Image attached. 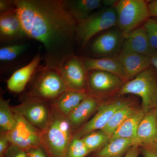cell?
<instances>
[{
	"mask_svg": "<svg viewBox=\"0 0 157 157\" xmlns=\"http://www.w3.org/2000/svg\"><path fill=\"white\" fill-rule=\"evenodd\" d=\"M16 11L29 38L45 49V66L56 69L74 55L77 22L65 0H14Z\"/></svg>",
	"mask_w": 157,
	"mask_h": 157,
	"instance_id": "cell-1",
	"label": "cell"
},
{
	"mask_svg": "<svg viewBox=\"0 0 157 157\" xmlns=\"http://www.w3.org/2000/svg\"><path fill=\"white\" fill-rule=\"evenodd\" d=\"M72 127L67 117L53 109L48 127L43 132L42 145L49 157H67L73 138Z\"/></svg>",
	"mask_w": 157,
	"mask_h": 157,
	"instance_id": "cell-2",
	"label": "cell"
},
{
	"mask_svg": "<svg viewBox=\"0 0 157 157\" xmlns=\"http://www.w3.org/2000/svg\"><path fill=\"white\" fill-rule=\"evenodd\" d=\"M120 95H135L140 97L142 109L147 113L157 107V77L151 67L132 80L124 83L118 92Z\"/></svg>",
	"mask_w": 157,
	"mask_h": 157,
	"instance_id": "cell-3",
	"label": "cell"
},
{
	"mask_svg": "<svg viewBox=\"0 0 157 157\" xmlns=\"http://www.w3.org/2000/svg\"><path fill=\"white\" fill-rule=\"evenodd\" d=\"M148 2L144 0H120L114 6L117 26L125 38L130 32L143 25L150 18Z\"/></svg>",
	"mask_w": 157,
	"mask_h": 157,
	"instance_id": "cell-4",
	"label": "cell"
},
{
	"mask_svg": "<svg viewBox=\"0 0 157 157\" xmlns=\"http://www.w3.org/2000/svg\"><path fill=\"white\" fill-rule=\"evenodd\" d=\"M76 22V40L81 47H84L97 34L117 26L115 8L105 7L95 11L86 19Z\"/></svg>",
	"mask_w": 157,
	"mask_h": 157,
	"instance_id": "cell-5",
	"label": "cell"
},
{
	"mask_svg": "<svg viewBox=\"0 0 157 157\" xmlns=\"http://www.w3.org/2000/svg\"><path fill=\"white\" fill-rule=\"evenodd\" d=\"M36 72L38 76L29 94L31 97L54 101L68 90L56 69L40 65Z\"/></svg>",
	"mask_w": 157,
	"mask_h": 157,
	"instance_id": "cell-6",
	"label": "cell"
},
{
	"mask_svg": "<svg viewBox=\"0 0 157 157\" xmlns=\"http://www.w3.org/2000/svg\"><path fill=\"white\" fill-rule=\"evenodd\" d=\"M14 113L16 126L12 131L6 133L11 145L25 151L42 145L43 132L20 114Z\"/></svg>",
	"mask_w": 157,
	"mask_h": 157,
	"instance_id": "cell-7",
	"label": "cell"
},
{
	"mask_svg": "<svg viewBox=\"0 0 157 157\" xmlns=\"http://www.w3.org/2000/svg\"><path fill=\"white\" fill-rule=\"evenodd\" d=\"M55 69L68 90L86 91L88 72L85 67L81 57L75 55L72 56Z\"/></svg>",
	"mask_w": 157,
	"mask_h": 157,
	"instance_id": "cell-8",
	"label": "cell"
},
{
	"mask_svg": "<svg viewBox=\"0 0 157 157\" xmlns=\"http://www.w3.org/2000/svg\"><path fill=\"white\" fill-rule=\"evenodd\" d=\"M124 39L121 31L117 27H114L96 37L91 44V51L96 56L102 57L117 56Z\"/></svg>",
	"mask_w": 157,
	"mask_h": 157,
	"instance_id": "cell-9",
	"label": "cell"
},
{
	"mask_svg": "<svg viewBox=\"0 0 157 157\" xmlns=\"http://www.w3.org/2000/svg\"><path fill=\"white\" fill-rule=\"evenodd\" d=\"M123 80L113 73L91 70L88 74V88L92 95L104 96L119 91Z\"/></svg>",
	"mask_w": 157,
	"mask_h": 157,
	"instance_id": "cell-10",
	"label": "cell"
},
{
	"mask_svg": "<svg viewBox=\"0 0 157 157\" xmlns=\"http://www.w3.org/2000/svg\"><path fill=\"white\" fill-rule=\"evenodd\" d=\"M14 113L20 114L34 126L44 132L48 127L50 113L44 102L41 100H30L14 107Z\"/></svg>",
	"mask_w": 157,
	"mask_h": 157,
	"instance_id": "cell-11",
	"label": "cell"
},
{
	"mask_svg": "<svg viewBox=\"0 0 157 157\" xmlns=\"http://www.w3.org/2000/svg\"><path fill=\"white\" fill-rule=\"evenodd\" d=\"M131 102L128 100L119 99L100 106L94 116L77 132L73 138H81L91 132L102 130L117 110Z\"/></svg>",
	"mask_w": 157,
	"mask_h": 157,
	"instance_id": "cell-12",
	"label": "cell"
},
{
	"mask_svg": "<svg viewBox=\"0 0 157 157\" xmlns=\"http://www.w3.org/2000/svg\"><path fill=\"white\" fill-rule=\"evenodd\" d=\"M27 37L16 9L0 14L1 42H15Z\"/></svg>",
	"mask_w": 157,
	"mask_h": 157,
	"instance_id": "cell-13",
	"label": "cell"
},
{
	"mask_svg": "<svg viewBox=\"0 0 157 157\" xmlns=\"http://www.w3.org/2000/svg\"><path fill=\"white\" fill-rule=\"evenodd\" d=\"M124 75V80H132L151 67L150 58L139 54L121 50L117 55Z\"/></svg>",
	"mask_w": 157,
	"mask_h": 157,
	"instance_id": "cell-14",
	"label": "cell"
},
{
	"mask_svg": "<svg viewBox=\"0 0 157 157\" xmlns=\"http://www.w3.org/2000/svg\"><path fill=\"white\" fill-rule=\"evenodd\" d=\"M121 50L132 52L149 57L156 52L150 45L146 31L143 25L128 34Z\"/></svg>",
	"mask_w": 157,
	"mask_h": 157,
	"instance_id": "cell-15",
	"label": "cell"
},
{
	"mask_svg": "<svg viewBox=\"0 0 157 157\" xmlns=\"http://www.w3.org/2000/svg\"><path fill=\"white\" fill-rule=\"evenodd\" d=\"M41 59V54H37L28 64L14 72L7 81L8 89L14 93L23 91L40 65Z\"/></svg>",
	"mask_w": 157,
	"mask_h": 157,
	"instance_id": "cell-16",
	"label": "cell"
},
{
	"mask_svg": "<svg viewBox=\"0 0 157 157\" xmlns=\"http://www.w3.org/2000/svg\"><path fill=\"white\" fill-rule=\"evenodd\" d=\"M85 67L88 72L91 70H100L113 73L124 80V75L121 65L117 56L113 57L91 58L81 57Z\"/></svg>",
	"mask_w": 157,
	"mask_h": 157,
	"instance_id": "cell-17",
	"label": "cell"
},
{
	"mask_svg": "<svg viewBox=\"0 0 157 157\" xmlns=\"http://www.w3.org/2000/svg\"><path fill=\"white\" fill-rule=\"evenodd\" d=\"M89 95L86 91L67 90L53 101L54 109L62 115L68 117Z\"/></svg>",
	"mask_w": 157,
	"mask_h": 157,
	"instance_id": "cell-18",
	"label": "cell"
},
{
	"mask_svg": "<svg viewBox=\"0 0 157 157\" xmlns=\"http://www.w3.org/2000/svg\"><path fill=\"white\" fill-rule=\"evenodd\" d=\"M138 145L157 143V108L150 110L144 116L137 131Z\"/></svg>",
	"mask_w": 157,
	"mask_h": 157,
	"instance_id": "cell-19",
	"label": "cell"
},
{
	"mask_svg": "<svg viewBox=\"0 0 157 157\" xmlns=\"http://www.w3.org/2000/svg\"><path fill=\"white\" fill-rule=\"evenodd\" d=\"M65 3L76 21L86 19L104 6L103 0H65Z\"/></svg>",
	"mask_w": 157,
	"mask_h": 157,
	"instance_id": "cell-20",
	"label": "cell"
},
{
	"mask_svg": "<svg viewBox=\"0 0 157 157\" xmlns=\"http://www.w3.org/2000/svg\"><path fill=\"white\" fill-rule=\"evenodd\" d=\"M98 105L97 98L89 95L68 116L72 127H77L83 123L97 109Z\"/></svg>",
	"mask_w": 157,
	"mask_h": 157,
	"instance_id": "cell-21",
	"label": "cell"
},
{
	"mask_svg": "<svg viewBox=\"0 0 157 157\" xmlns=\"http://www.w3.org/2000/svg\"><path fill=\"white\" fill-rule=\"evenodd\" d=\"M145 114L146 113L142 109L136 110L117 129L111 136L109 140L117 138H124L137 141V129L140 121Z\"/></svg>",
	"mask_w": 157,
	"mask_h": 157,
	"instance_id": "cell-22",
	"label": "cell"
},
{
	"mask_svg": "<svg viewBox=\"0 0 157 157\" xmlns=\"http://www.w3.org/2000/svg\"><path fill=\"white\" fill-rule=\"evenodd\" d=\"M136 140L124 138H117L109 140L96 155L97 157H122L134 145Z\"/></svg>",
	"mask_w": 157,
	"mask_h": 157,
	"instance_id": "cell-23",
	"label": "cell"
},
{
	"mask_svg": "<svg viewBox=\"0 0 157 157\" xmlns=\"http://www.w3.org/2000/svg\"><path fill=\"white\" fill-rule=\"evenodd\" d=\"M132 107L131 102L117 110L101 131L109 136H112L125 121L136 111Z\"/></svg>",
	"mask_w": 157,
	"mask_h": 157,
	"instance_id": "cell-24",
	"label": "cell"
},
{
	"mask_svg": "<svg viewBox=\"0 0 157 157\" xmlns=\"http://www.w3.org/2000/svg\"><path fill=\"white\" fill-rule=\"evenodd\" d=\"M10 100L1 97L0 100V127L2 132L7 133L15 128L16 121L14 113L9 104Z\"/></svg>",
	"mask_w": 157,
	"mask_h": 157,
	"instance_id": "cell-25",
	"label": "cell"
},
{
	"mask_svg": "<svg viewBox=\"0 0 157 157\" xmlns=\"http://www.w3.org/2000/svg\"><path fill=\"white\" fill-rule=\"evenodd\" d=\"M111 136L101 130L91 132L82 137V140L91 152L105 145L110 140Z\"/></svg>",
	"mask_w": 157,
	"mask_h": 157,
	"instance_id": "cell-26",
	"label": "cell"
},
{
	"mask_svg": "<svg viewBox=\"0 0 157 157\" xmlns=\"http://www.w3.org/2000/svg\"><path fill=\"white\" fill-rule=\"evenodd\" d=\"M28 47L27 43H21L1 47L0 60L2 62L12 61L24 52Z\"/></svg>",
	"mask_w": 157,
	"mask_h": 157,
	"instance_id": "cell-27",
	"label": "cell"
},
{
	"mask_svg": "<svg viewBox=\"0 0 157 157\" xmlns=\"http://www.w3.org/2000/svg\"><path fill=\"white\" fill-rule=\"evenodd\" d=\"M90 152L81 138H73L67 152V157H85Z\"/></svg>",
	"mask_w": 157,
	"mask_h": 157,
	"instance_id": "cell-28",
	"label": "cell"
},
{
	"mask_svg": "<svg viewBox=\"0 0 157 157\" xmlns=\"http://www.w3.org/2000/svg\"><path fill=\"white\" fill-rule=\"evenodd\" d=\"M143 26L146 31L152 48L157 51V19L150 17Z\"/></svg>",
	"mask_w": 157,
	"mask_h": 157,
	"instance_id": "cell-29",
	"label": "cell"
},
{
	"mask_svg": "<svg viewBox=\"0 0 157 157\" xmlns=\"http://www.w3.org/2000/svg\"><path fill=\"white\" fill-rule=\"evenodd\" d=\"M141 153L143 157H157V143L143 144Z\"/></svg>",
	"mask_w": 157,
	"mask_h": 157,
	"instance_id": "cell-30",
	"label": "cell"
},
{
	"mask_svg": "<svg viewBox=\"0 0 157 157\" xmlns=\"http://www.w3.org/2000/svg\"><path fill=\"white\" fill-rule=\"evenodd\" d=\"M9 142L7 133L2 132L0 137V157H5L9 149Z\"/></svg>",
	"mask_w": 157,
	"mask_h": 157,
	"instance_id": "cell-31",
	"label": "cell"
},
{
	"mask_svg": "<svg viewBox=\"0 0 157 157\" xmlns=\"http://www.w3.org/2000/svg\"><path fill=\"white\" fill-rule=\"evenodd\" d=\"M16 9L14 0H1L0 1V13H5Z\"/></svg>",
	"mask_w": 157,
	"mask_h": 157,
	"instance_id": "cell-32",
	"label": "cell"
},
{
	"mask_svg": "<svg viewBox=\"0 0 157 157\" xmlns=\"http://www.w3.org/2000/svg\"><path fill=\"white\" fill-rule=\"evenodd\" d=\"M11 145L12 146L9 148L6 154L8 155L7 157H28L26 151L14 145Z\"/></svg>",
	"mask_w": 157,
	"mask_h": 157,
	"instance_id": "cell-33",
	"label": "cell"
},
{
	"mask_svg": "<svg viewBox=\"0 0 157 157\" xmlns=\"http://www.w3.org/2000/svg\"><path fill=\"white\" fill-rule=\"evenodd\" d=\"M26 151L28 157H46L40 147L29 149Z\"/></svg>",
	"mask_w": 157,
	"mask_h": 157,
	"instance_id": "cell-34",
	"label": "cell"
},
{
	"mask_svg": "<svg viewBox=\"0 0 157 157\" xmlns=\"http://www.w3.org/2000/svg\"><path fill=\"white\" fill-rule=\"evenodd\" d=\"M148 6L151 17L157 19V0L149 1Z\"/></svg>",
	"mask_w": 157,
	"mask_h": 157,
	"instance_id": "cell-35",
	"label": "cell"
},
{
	"mask_svg": "<svg viewBox=\"0 0 157 157\" xmlns=\"http://www.w3.org/2000/svg\"><path fill=\"white\" fill-rule=\"evenodd\" d=\"M138 146V144L134 145L127 152L124 156L122 157H138L139 153Z\"/></svg>",
	"mask_w": 157,
	"mask_h": 157,
	"instance_id": "cell-36",
	"label": "cell"
},
{
	"mask_svg": "<svg viewBox=\"0 0 157 157\" xmlns=\"http://www.w3.org/2000/svg\"><path fill=\"white\" fill-rule=\"evenodd\" d=\"M150 58L151 66H153L157 71V51H156Z\"/></svg>",
	"mask_w": 157,
	"mask_h": 157,
	"instance_id": "cell-37",
	"label": "cell"
},
{
	"mask_svg": "<svg viewBox=\"0 0 157 157\" xmlns=\"http://www.w3.org/2000/svg\"><path fill=\"white\" fill-rule=\"evenodd\" d=\"M118 1L115 0H103V6L106 8L114 7Z\"/></svg>",
	"mask_w": 157,
	"mask_h": 157,
	"instance_id": "cell-38",
	"label": "cell"
},
{
	"mask_svg": "<svg viewBox=\"0 0 157 157\" xmlns=\"http://www.w3.org/2000/svg\"></svg>",
	"mask_w": 157,
	"mask_h": 157,
	"instance_id": "cell-39",
	"label": "cell"
}]
</instances>
